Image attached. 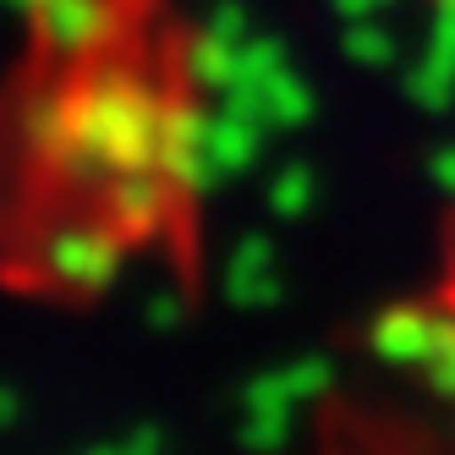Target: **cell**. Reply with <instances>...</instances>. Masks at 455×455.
Segmentation results:
<instances>
[{
	"instance_id": "cell-1",
	"label": "cell",
	"mask_w": 455,
	"mask_h": 455,
	"mask_svg": "<svg viewBox=\"0 0 455 455\" xmlns=\"http://www.w3.org/2000/svg\"><path fill=\"white\" fill-rule=\"evenodd\" d=\"M428 6H444V12H455V0H428Z\"/></svg>"
}]
</instances>
